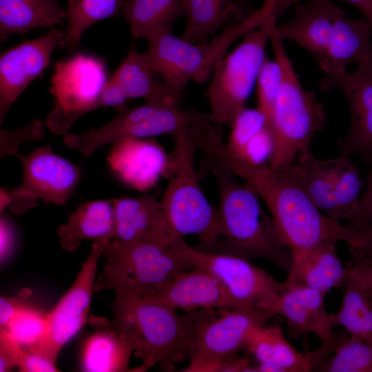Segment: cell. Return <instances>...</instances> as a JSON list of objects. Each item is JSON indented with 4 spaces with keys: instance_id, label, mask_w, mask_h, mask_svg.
I'll return each mask as SVG.
<instances>
[{
    "instance_id": "18",
    "label": "cell",
    "mask_w": 372,
    "mask_h": 372,
    "mask_svg": "<svg viewBox=\"0 0 372 372\" xmlns=\"http://www.w3.org/2000/svg\"><path fill=\"white\" fill-rule=\"evenodd\" d=\"M325 296L318 289L286 280L278 296L260 309L285 318L291 337L311 333L322 341L334 334L330 313L325 309Z\"/></svg>"
},
{
    "instance_id": "7",
    "label": "cell",
    "mask_w": 372,
    "mask_h": 372,
    "mask_svg": "<svg viewBox=\"0 0 372 372\" xmlns=\"http://www.w3.org/2000/svg\"><path fill=\"white\" fill-rule=\"evenodd\" d=\"M174 150L172 174L160 199L175 240L197 235L200 246L211 244L222 234L217 208L205 196L194 162L197 145L191 126L173 135Z\"/></svg>"
},
{
    "instance_id": "45",
    "label": "cell",
    "mask_w": 372,
    "mask_h": 372,
    "mask_svg": "<svg viewBox=\"0 0 372 372\" xmlns=\"http://www.w3.org/2000/svg\"><path fill=\"white\" fill-rule=\"evenodd\" d=\"M129 98L121 83L113 76L105 85L99 100L100 107H118L123 105Z\"/></svg>"
},
{
    "instance_id": "38",
    "label": "cell",
    "mask_w": 372,
    "mask_h": 372,
    "mask_svg": "<svg viewBox=\"0 0 372 372\" xmlns=\"http://www.w3.org/2000/svg\"><path fill=\"white\" fill-rule=\"evenodd\" d=\"M45 134L43 123L34 119L23 127L13 130H0V158L15 156L19 154V147L24 143L39 141Z\"/></svg>"
},
{
    "instance_id": "19",
    "label": "cell",
    "mask_w": 372,
    "mask_h": 372,
    "mask_svg": "<svg viewBox=\"0 0 372 372\" xmlns=\"http://www.w3.org/2000/svg\"><path fill=\"white\" fill-rule=\"evenodd\" d=\"M114 215L113 239L125 243L150 242L168 245L176 241L160 200L153 196L112 199Z\"/></svg>"
},
{
    "instance_id": "23",
    "label": "cell",
    "mask_w": 372,
    "mask_h": 372,
    "mask_svg": "<svg viewBox=\"0 0 372 372\" xmlns=\"http://www.w3.org/2000/svg\"><path fill=\"white\" fill-rule=\"evenodd\" d=\"M225 158L230 167L269 165L275 142L266 119L258 109L245 108L231 123Z\"/></svg>"
},
{
    "instance_id": "1",
    "label": "cell",
    "mask_w": 372,
    "mask_h": 372,
    "mask_svg": "<svg viewBox=\"0 0 372 372\" xmlns=\"http://www.w3.org/2000/svg\"><path fill=\"white\" fill-rule=\"evenodd\" d=\"M198 149L205 167L217 184L222 234L211 244L196 248L248 260L266 259L288 273L293 262L291 251L282 243L272 216L262 209L254 187L235 179L225 158L222 136L205 137Z\"/></svg>"
},
{
    "instance_id": "41",
    "label": "cell",
    "mask_w": 372,
    "mask_h": 372,
    "mask_svg": "<svg viewBox=\"0 0 372 372\" xmlns=\"http://www.w3.org/2000/svg\"><path fill=\"white\" fill-rule=\"evenodd\" d=\"M55 364L37 350L21 347L17 366L22 372L60 371Z\"/></svg>"
},
{
    "instance_id": "14",
    "label": "cell",
    "mask_w": 372,
    "mask_h": 372,
    "mask_svg": "<svg viewBox=\"0 0 372 372\" xmlns=\"http://www.w3.org/2000/svg\"><path fill=\"white\" fill-rule=\"evenodd\" d=\"M110 241L93 242L74 283L48 313L46 335L35 350L54 362L62 347L88 322L98 262Z\"/></svg>"
},
{
    "instance_id": "39",
    "label": "cell",
    "mask_w": 372,
    "mask_h": 372,
    "mask_svg": "<svg viewBox=\"0 0 372 372\" xmlns=\"http://www.w3.org/2000/svg\"><path fill=\"white\" fill-rule=\"evenodd\" d=\"M349 252L351 260L345 268L346 271L360 280L372 304V256L350 247Z\"/></svg>"
},
{
    "instance_id": "35",
    "label": "cell",
    "mask_w": 372,
    "mask_h": 372,
    "mask_svg": "<svg viewBox=\"0 0 372 372\" xmlns=\"http://www.w3.org/2000/svg\"><path fill=\"white\" fill-rule=\"evenodd\" d=\"M21 347L36 349L48 331V313L25 305L3 328Z\"/></svg>"
},
{
    "instance_id": "29",
    "label": "cell",
    "mask_w": 372,
    "mask_h": 372,
    "mask_svg": "<svg viewBox=\"0 0 372 372\" xmlns=\"http://www.w3.org/2000/svg\"><path fill=\"white\" fill-rule=\"evenodd\" d=\"M56 0H0V37L23 34L36 28H54L66 19Z\"/></svg>"
},
{
    "instance_id": "48",
    "label": "cell",
    "mask_w": 372,
    "mask_h": 372,
    "mask_svg": "<svg viewBox=\"0 0 372 372\" xmlns=\"http://www.w3.org/2000/svg\"><path fill=\"white\" fill-rule=\"evenodd\" d=\"M254 364L247 358H240L236 354L229 355L220 362L215 371H251Z\"/></svg>"
},
{
    "instance_id": "31",
    "label": "cell",
    "mask_w": 372,
    "mask_h": 372,
    "mask_svg": "<svg viewBox=\"0 0 372 372\" xmlns=\"http://www.w3.org/2000/svg\"><path fill=\"white\" fill-rule=\"evenodd\" d=\"M122 14L132 35L148 40L172 32L173 24L183 14L181 0H124Z\"/></svg>"
},
{
    "instance_id": "51",
    "label": "cell",
    "mask_w": 372,
    "mask_h": 372,
    "mask_svg": "<svg viewBox=\"0 0 372 372\" xmlns=\"http://www.w3.org/2000/svg\"><path fill=\"white\" fill-rule=\"evenodd\" d=\"M277 3H287L289 0H275Z\"/></svg>"
},
{
    "instance_id": "34",
    "label": "cell",
    "mask_w": 372,
    "mask_h": 372,
    "mask_svg": "<svg viewBox=\"0 0 372 372\" xmlns=\"http://www.w3.org/2000/svg\"><path fill=\"white\" fill-rule=\"evenodd\" d=\"M124 0H67L64 45L76 48L83 33L98 21L114 16Z\"/></svg>"
},
{
    "instance_id": "28",
    "label": "cell",
    "mask_w": 372,
    "mask_h": 372,
    "mask_svg": "<svg viewBox=\"0 0 372 372\" xmlns=\"http://www.w3.org/2000/svg\"><path fill=\"white\" fill-rule=\"evenodd\" d=\"M185 27L182 38L194 43L207 42L229 20L240 21L245 12L237 0H181Z\"/></svg>"
},
{
    "instance_id": "40",
    "label": "cell",
    "mask_w": 372,
    "mask_h": 372,
    "mask_svg": "<svg viewBox=\"0 0 372 372\" xmlns=\"http://www.w3.org/2000/svg\"><path fill=\"white\" fill-rule=\"evenodd\" d=\"M39 199L21 186L6 190L1 189V212L8 207L15 214L21 215L36 206Z\"/></svg>"
},
{
    "instance_id": "27",
    "label": "cell",
    "mask_w": 372,
    "mask_h": 372,
    "mask_svg": "<svg viewBox=\"0 0 372 372\" xmlns=\"http://www.w3.org/2000/svg\"><path fill=\"white\" fill-rule=\"evenodd\" d=\"M61 247L75 251L82 241L112 240L114 215L112 200L87 201L81 204L57 229Z\"/></svg>"
},
{
    "instance_id": "42",
    "label": "cell",
    "mask_w": 372,
    "mask_h": 372,
    "mask_svg": "<svg viewBox=\"0 0 372 372\" xmlns=\"http://www.w3.org/2000/svg\"><path fill=\"white\" fill-rule=\"evenodd\" d=\"M32 293V289L25 287L17 295L12 297L0 298V328L5 327L14 315L27 305L29 298Z\"/></svg>"
},
{
    "instance_id": "11",
    "label": "cell",
    "mask_w": 372,
    "mask_h": 372,
    "mask_svg": "<svg viewBox=\"0 0 372 372\" xmlns=\"http://www.w3.org/2000/svg\"><path fill=\"white\" fill-rule=\"evenodd\" d=\"M286 172L321 212L338 221L348 220L361 198L362 178L349 156L323 160L310 151L300 155Z\"/></svg>"
},
{
    "instance_id": "32",
    "label": "cell",
    "mask_w": 372,
    "mask_h": 372,
    "mask_svg": "<svg viewBox=\"0 0 372 372\" xmlns=\"http://www.w3.org/2000/svg\"><path fill=\"white\" fill-rule=\"evenodd\" d=\"M157 75L148 64L143 52H138L132 45L112 76L123 86L129 99L178 101L180 95L165 82L158 81Z\"/></svg>"
},
{
    "instance_id": "15",
    "label": "cell",
    "mask_w": 372,
    "mask_h": 372,
    "mask_svg": "<svg viewBox=\"0 0 372 372\" xmlns=\"http://www.w3.org/2000/svg\"><path fill=\"white\" fill-rule=\"evenodd\" d=\"M319 87L325 92L339 89L347 100L351 124L347 136L338 141L342 154L372 164V62L359 65L353 72L324 74Z\"/></svg>"
},
{
    "instance_id": "24",
    "label": "cell",
    "mask_w": 372,
    "mask_h": 372,
    "mask_svg": "<svg viewBox=\"0 0 372 372\" xmlns=\"http://www.w3.org/2000/svg\"><path fill=\"white\" fill-rule=\"evenodd\" d=\"M372 29L364 19L349 18L339 9L327 54L319 62L325 74H340L351 63L358 65L372 62Z\"/></svg>"
},
{
    "instance_id": "4",
    "label": "cell",
    "mask_w": 372,
    "mask_h": 372,
    "mask_svg": "<svg viewBox=\"0 0 372 372\" xmlns=\"http://www.w3.org/2000/svg\"><path fill=\"white\" fill-rule=\"evenodd\" d=\"M183 238L168 245L111 240L103 252L105 260L94 291L112 289L115 298L124 299L154 294L176 276L194 267L183 253Z\"/></svg>"
},
{
    "instance_id": "49",
    "label": "cell",
    "mask_w": 372,
    "mask_h": 372,
    "mask_svg": "<svg viewBox=\"0 0 372 372\" xmlns=\"http://www.w3.org/2000/svg\"><path fill=\"white\" fill-rule=\"evenodd\" d=\"M302 0H290V4L298 3ZM355 6L369 23L372 29V0H344Z\"/></svg>"
},
{
    "instance_id": "10",
    "label": "cell",
    "mask_w": 372,
    "mask_h": 372,
    "mask_svg": "<svg viewBox=\"0 0 372 372\" xmlns=\"http://www.w3.org/2000/svg\"><path fill=\"white\" fill-rule=\"evenodd\" d=\"M202 113L178 107V101L153 99L124 112L98 128L63 137L64 144L88 157L99 148L125 138L174 135L191 126Z\"/></svg>"
},
{
    "instance_id": "33",
    "label": "cell",
    "mask_w": 372,
    "mask_h": 372,
    "mask_svg": "<svg viewBox=\"0 0 372 372\" xmlns=\"http://www.w3.org/2000/svg\"><path fill=\"white\" fill-rule=\"evenodd\" d=\"M340 309L330 314L331 325L342 327L351 338L372 344V304L360 280L346 271Z\"/></svg>"
},
{
    "instance_id": "2",
    "label": "cell",
    "mask_w": 372,
    "mask_h": 372,
    "mask_svg": "<svg viewBox=\"0 0 372 372\" xmlns=\"http://www.w3.org/2000/svg\"><path fill=\"white\" fill-rule=\"evenodd\" d=\"M111 327L125 337L145 371L156 364L169 370L188 360L198 309L179 315L176 309L153 298H116Z\"/></svg>"
},
{
    "instance_id": "43",
    "label": "cell",
    "mask_w": 372,
    "mask_h": 372,
    "mask_svg": "<svg viewBox=\"0 0 372 372\" xmlns=\"http://www.w3.org/2000/svg\"><path fill=\"white\" fill-rule=\"evenodd\" d=\"M0 330V372H8L17 366L21 347L4 329Z\"/></svg>"
},
{
    "instance_id": "12",
    "label": "cell",
    "mask_w": 372,
    "mask_h": 372,
    "mask_svg": "<svg viewBox=\"0 0 372 372\" xmlns=\"http://www.w3.org/2000/svg\"><path fill=\"white\" fill-rule=\"evenodd\" d=\"M103 62L96 57L78 54L57 62L50 91L54 108L46 118L51 132H66L85 114L99 109V100L106 84Z\"/></svg>"
},
{
    "instance_id": "3",
    "label": "cell",
    "mask_w": 372,
    "mask_h": 372,
    "mask_svg": "<svg viewBox=\"0 0 372 372\" xmlns=\"http://www.w3.org/2000/svg\"><path fill=\"white\" fill-rule=\"evenodd\" d=\"M236 174L262 198L293 258L325 239L351 243V227L321 212L286 171H274L267 165L243 167Z\"/></svg>"
},
{
    "instance_id": "26",
    "label": "cell",
    "mask_w": 372,
    "mask_h": 372,
    "mask_svg": "<svg viewBox=\"0 0 372 372\" xmlns=\"http://www.w3.org/2000/svg\"><path fill=\"white\" fill-rule=\"evenodd\" d=\"M88 323L93 333L85 344L81 370L86 372L127 371L134 352L127 339L115 331L110 320L90 313Z\"/></svg>"
},
{
    "instance_id": "20",
    "label": "cell",
    "mask_w": 372,
    "mask_h": 372,
    "mask_svg": "<svg viewBox=\"0 0 372 372\" xmlns=\"http://www.w3.org/2000/svg\"><path fill=\"white\" fill-rule=\"evenodd\" d=\"M111 171L140 191L152 188L168 167L163 148L153 140L125 138L114 141L107 157Z\"/></svg>"
},
{
    "instance_id": "47",
    "label": "cell",
    "mask_w": 372,
    "mask_h": 372,
    "mask_svg": "<svg viewBox=\"0 0 372 372\" xmlns=\"http://www.w3.org/2000/svg\"><path fill=\"white\" fill-rule=\"evenodd\" d=\"M351 227L353 241L349 246L366 256H372V224L351 226Z\"/></svg>"
},
{
    "instance_id": "8",
    "label": "cell",
    "mask_w": 372,
    "mask_h": 372,
    "mask_svg": "<svg viewBox=\"0 0 372 372\" xmlns=\"http://www.w3.org/2000/svg\"><path fill=\"white\" fill-rule=\"evenodd\" d=\"M278 17L272 15L262 25L247 33L242 41L216 65L207 90L209 116L216 125L231 124L245 108Z\"/></svg>"
},
{
    "instance_id": "46",
    "label": "cell",
    "mask_w": 372,
    "mask_h": 372,
    "mask_svg": "<svg viewBox=\"0 0 372 372\" xmlns=\"http://www.w3.org/2000/svg\"><path fill=\"white\" fill-rule=\"evenodd\" d=\"M16 245V234L10 220L3 214L0 217V261L5 263L13 254Z\"/></svg>"
},
{
    "instance_id": "36",
    "label": "cell",
    "mask_w": 372,
    "mask_h": 372,
    "mask_svg": "<svg viewBox=\"0 0 372 372\" xmlns=\"http://www.w3.org/2000/svg\"><path fill=\"white\" fill-rule=\"evenodd\" d=\"M319 371L372 372V344L349 337Z\"/></svg>"
},
{
    "instance_id": "50",
    "label": "cell",
    "mask_w": 372,
    "mask_h": 372,
    "mask_svg": "<svg viewBox=\"0 0 372 372\" xmlns=\"http://www.w3.org/2000/svg\"><path fill=\"white\" fill-rule=\"evenodd\" d=\"M238 3L241 8L248 14H251L254 11H251L249 8L248 0H237Z\"/></svg>"
},
{
    "instance_id": "17",
    "label": "cell",
    "mask_w": 372,
    "mask_h": 372,
    "mask_svg": "<svg viewBox=\"0 0 372 372\" xmlns=\"http://www.w3.org/2000/svg\"><path fill=\"white\" fill-rule=\"evenodd\" d=\"M17 157L23 168L21 185L37 199L63 205L74 194L81 176V169L56 154L50 145L39 147Z\"/></svg>"
},
{
    "instance_id": "6",
    "label": "cell",
    "mask_w": 372,
    "mask_h": 372,
    "mask_svg": "<svg viewBox=\"0 0 372 372\" xmlns=\"http://www.w3.org/2000/svg\"><path fill=\"white\" fill-rule=\"evenodd\" d=\"M271 16L267 4L245 19L225 27L210 41L194 43L172 32L158 34L147 40L143 52L152 69L180 95L189 81L205 83L231 45L241 36L262 25Z\"/></svg>"
},
{
    "instance_id": "37",
    "label": "cell",
    "mask_w": 372,
    "mask_h": 372,
    "mask_svg": "<svg viewBox=\"0 0 372 372\" xmlns=\"http://www.w3.org/2000/svg\"><path fill=\"white\" fill-rule=\"evenodd\" d=\"M256 81L257 108L265 117L267 127L270 130L273 107L282 81V71L278 63L265 59Z\"/></svg>"
},
{
    "instance_id": "30",
    "label": "cell",
    "mask_w": 372,
    "mask_h": 372,
    "mask_svg": "<svg viewBox=\"0 0 372 372\" xmlns=\"http://www.w3.org/2000/svg\"><path fill=\"white\" fill-rule=\"evenodd\" d=\"M245 351L252 355L256 362L275 366L280 372L313 371L308 353L298 351L277 324H264L259 328Z\"/></svg>"
},
{
    "instance_id": "25",
    "label": "cell",
    "mask_w": 372,
    "mask_h": 372,
    "mask_svg": "<svg viewBox=\"0 0 372 372\" xmlns=\"http://www.w3.org/2000/svg\"><path fill=\"white\" fill-rule=\"evenodd\" d=\"M337 240H323L293 258L287 281L318 289L327 294L342 286L346 269L336 249Z\"/></svg>"
},
{
    "instance_id": "44",
    "label": "cell",
    "mask_w": 372,
    "mask_h": 372,
    "mask_svg": "<svg viewBox=\"0 0 372 372\" xmlns=\"http://www.w3.org/2000/svg\"><path fill=\"white\" fill-rule=\"evenodd\" d=\"M348 225L357 226L372 224V164L366 177V189L358 205L347 220Z\"/></svg>"
},
{
    "instance_id": "9",
    "label": "cell",
    "mask_w": 372,
    "mask_h": 372,
    "mask_svg": "<svg viewBox=\"0 0 372 372\" xmlns=\"http://www.w3.org/2000/svg\"><path fill=\"white\" fill-rule=\"evenodd\" d=\"M276 316L258 307L198 309L196 332L185 371H215L224 358L245 351L255 332Z\"/></svg>"
},
{
    "instance_id": "22",
    "label": "cell",
    "mask_w": 372,
    "mask_h": 372,
    "mask_svg": "<svg viewBox=\"0 0 372 372\" xmlns=\"http://www.w3.org/2000/svg\"><path fill=\"white\" fill-rule=\"evenodd\" d=\"M147 297L186 311L233 308L219 282L200 267L180 273L156 293Z\"/></svg>"
},
{
    "instance_id": "5",
    "label": "cell",
    "mask_w": 372,
    "mask_h": 372,
    "mask_svg": "<svg viewBox=\"0 0 372 372\" xmlns=\"http://www.w3.org/2000/svg\"><path fill=\"white\" fill-rule=\"evenodd\" d=\"M273 30L269 41L275 60L281 68L282 81L270 125L275 148L269 166L274 171L283 172L300 155L311 151L313 136L325 125L326 114L315 94L301 86L282 40Z\"/></svg>"
},
{
    "instance_id": "21",
    "label": "cell",
    "mask_w": 372,
    "mask_h": 372,
    "mask_svg": "<svg viewBox=\"0 0 372 372\" xmlns=\"http://www.w3.org/2000/svg\"><path fill=\"white\" fill-rule=\"evenodd\" d=\"M339 9L330 0L298 3L291 19L276 25L273 31L282 40L290 39L298 43L319 63L324 58L331 43Z\"/></svg>"
},
{
    "instance_id": "13",
    "label": "cell",
    "mask_w": 372,
    "mask_h": 372,
    "mask_svg": "<svg viewBox=\"0 0 372 372\" xmlns=\"http://www.w3.org/2000/svg\"><path fill=\"white\" fill-rule=\"evenodd\" d=\"M181 249L193 267L208 271L219 282L233 308H261L273 300L285 286L250 260L235 255L210 252L189 246Z\"/></svg>"
},
{
    "instance_id": "16",
    "label": "cell",
    "mask_w": 372,
    "mask_h": 372,
    "mask_svg": "<svg viewBox=\"0 0 372 372\" xmlns=\"http://www.w3.org/2000/svg\"><path fill=\"white\" fill-rule=\"evenodd\" d=\"M65 36V31L52 28L1 55L0 123L20 94L48 66L53 52L64 45Z\"/></svg>"
}]
</instances>
